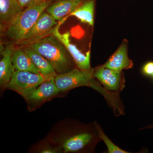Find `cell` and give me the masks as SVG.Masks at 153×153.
I'll return each instance as SVG.
<instances>
[{
    "mask_svg": "<svg viewBox=\"0 0 153 153\" xmlns=\"http://www.w3.org/2000/svg\"><path fill=\"white\" fill-rule=\"evenodd\" d=\"M95 78L108 91L120 93L125 87V79L122 71L105 68L103 66L93 69Z\"/></svg>",
    "mask_w": 153,
    "mask_h": 153,
    "instance_id": "cell-8",
    "label": "cell"
},
{
    "mask_svg": "<svg viewBox=\"0 0 153 153\" xmlns=\"http://www.w3.org/2000/svg\"><path fill=\"white\" fill-rule=\"evenodd\" d=\"M60 92L55 84L54 77L38 85L28 94L25 99L30 110H34L58 95Z\"/></svg>",
    "mask_w": 153,
    "mask_h": 153,
    "instance_id": "cell-6",
    "label": "cell"
},
{
    "mask_svg": "<svg viewBox=\"0 0 153 153\" xmlns=\"http://www.w3.org/2000/svg\"><path fill=\"white\" fill-rule=\"evenodd\" d=\"M47 0H19V4L22 9L26 8L30 6L39 4Z\"/></svg>",
    "mask_w": 153,
    "mask_h": 153,
    "instance_id": "cell-18",
    "label": "cell"
},
{
    "mask_svg": "<svg viewBox=\"0 0 153 153\" xmlns=\"http://www.w3.org/2000/svg\"><path fill=\"white\" fill-rule=\"evenodd\" d=\"M82 2V0H56L46 9V11L57 21L62 20L69 15Z\"/></svg>",
    "mask_w": 153,
    "mask_h": 153,
    "instance_id": "cell-10",
    "label": "cell"
},
{
    "mask_svg": "<svg viewBox=\"0 0 153 153\" xmlns=\"http://www.w3.org/2000/svg\"><path fill=\"white\" fill-rule=\"evenodd\" d=\"M152 76H153V74Z\"/></svg>",
    "mask_w": 153,
    "mask_h": 153,
    "instance_id": "cell-21",
    "label": "cell"
},
{
    "mask_svg": "<svg viewBox=\"0 0 153 153\" xmlns=\"http://www.w3.org/2000/svg\"><path fill=\"white\" fill-rule=\"evenodd\" d=\"M58 22L46 10L41 14L20 44L28 46L49 35Z\"/></svg>",
    "mask_w": 153,
    "mask_h": 153,
    "instance_id": "cell-5",
    "label": "cell"
},
{
    "mask_svg": "<svg viewBox=\"0 0 153 153\" xmlns=\"http://www.w3.org/2000/svg\"><path fill=\"white\" fill-rule=\"evenodd\" d=\"M94 0H86L82 2L69 16H74L82 23L93 27L94 24Z\"/></svg>",
    "mask_w": 153,
    "mask_h": 153,
    "instance_id": "cell-15",
    "label": "cell"
},
{
    "mask_svg": "<svg viewBox=\"0 0 153 153\" xmlns=\"http://www.w3.org/2000/svg\"><path fill=\"white\" fill-rule=\"evenodd\" d=\"M57 74L44 75L30 71H15L7 88L16 91L25 98L38 85L54 78Z\"/></svg>",
    "mask_w": 153,
    "mask_h": 153,
    "instance_id": "cell-4",
    "label": "cell"
},
{
    "mask_svg": "<svg viewBox=\"0 0 153 153\" xmlns=\"http://www.w3.org/2000/svg\"><path fill=\"white\" fill-rule=\"evenodd\" d=\"M150 128L153 129V123L152 124L150 125L146 126L144 128H140V130H143L145 129Z\"/></svg>",
    "mask_w": 153,
    "mask_h": 153,
    "instance_id": "cell-20",
    "label": "cell"
},
{
    "mask_svg": "<svg viewBox=\"0 0 153 153\" xmlns=\"http://www.w3.org/2000/svg\"><path fill=\"white\" fill-rule=\"evenodd\" d=\"M19 0H0L1 22L8 25L23 10Z\"/></svg>",
    "mask_w": 153,
    "mask_h": 153,
    "instance_id": "cell-12",
    "label": "cell"
},
{
    "mask_svg": "<svg viewBox=\"0 0 153 153\" xmlns=\"http://www.w3.org/2000/svg\"><path fill=\"white\" fill-rule=\"evenodd\" d=\"M63 153L92 152L101 140L94 124L77 125L67 134L50 138Z\"/></svg>",
    "mask_w": 153,
    "mask_h": 153,
    "instance_id": "cell-1",
    "label": "cell"
},
{
    "mask_svg": "<svg viewBox=\"0 0 153 153\" xmlns=\"http://www.w3.org/2000/svg\"><path fill=\"white\" fill-rule=\"evenodd\" d=\"M13 50L12 47L1 49L2 56L0 61V85L4 89L7 88L15 71L12 61Z\"/></svg>",
    "mask_w": 153,
    "mask_h": 153,
    "instance_id": "cell-11",
    "label": "cell"
},
{
    "mask_svg": "<svg viewBox=\"0 0 153 153\" xmlns=\"http://www.w3.org/2000/svg\"><path fill=\"white\" fill-rule=\"evenodd\" d=\"M45 57L57 74L70 71L76 66L64 45L53 35H49L28 45Z\"/></svg>",
    "mask_w": 153,
    "mask_h": 153,
    "instance_id": "cell-2",
    "label": "cell"
},
{
    "mask_svg": "<svg viewBox=\"0 0 153 153\" xmlns=\"http://www.w3.org/2000/svg\"><path fill=\"white\" fill-rule=\"evenodd\" d=\"M96 128L98 133L99 137L101 140L103 141L106 145L107 148L108 153H129V152H127L121 149L114 143L105 134L104 131L102 130V128L96 122H94Z\"/></svg>",
    "mask_w": 153,
    "mask_h": 153,
    "instance_id": "cell-16",
    "label": "cell"
},
{
    "mask_svg": "<svg viewBox=\"0 0 153 153\" xmlns=\"http://www.w3.org/2000/svg\"><path fill=\"white\" fill-rule=\"evenodd\" d=\"M38 152L41 153H63V150L60 146L50 139L49 141H44L38 147Z\"/></svg>",
    "mask_w": 153,
    "mask_h": 153,
    "instance_id": "cell-17",
    "label": "cell"
},
{
    "mask_svg": "<svg viewBox=\"0 0 153 153\" xmlns=\"http://www.w3.org/2000/svg\"><path fill=\"white\" fill-rule=\"evenodd\" d=\"M12 61L15 71H27L40 74L31 58L23 48L14 49Z\"/></svg>",
    "mask_w": 153,
    "mask_h": 153,
    "instance_id": "cell-13",
    "label": "cell"
},
{
    "mask_svg": "<svg viewBox=\"0 0 153 153\" xmlns=\"http://www.w3.org/2000/svg\"><path fill=\"white\" fill-rule=\"evenodd\" d=\"M142 72L147 76H152L153 74V62H148L144 65L142 68Z\"/></svg>",
    "mask_w": 153,
    "mask_h": 153,
    "instance_id": "cell-19",
    "label": "cell"
},
{
    "mask_svg": "<svg viewBox=\"0 0 153 153\" xmlns=\"http://www.w3.org/2000/svg\"><path fill=\"white\" fill-rule=\"evenodd\" d=\"M61 25V22H58L57 25L53 28L51 35L56 37L64 45L67 51L71 55L77 68L82 70H90V51H88L85 54L82 53L75 45L71 44L70 40V34L69 32L61 34L59 28Z\"/></svg>",
    "mask_w": 153,
    "mask_h": 153,
    "instance_id": "cell-7",
    "label": "cell"
},
{
    "mask_svg": "<svg viewBox=\"0 0 153 153\" xmlns=\"http://www.w3.org/2000/svg\"><path fill=\"white\" fill-rule=\"evenodd\" d=\"M23 49L30 57L40 74L48 75L56 73L52 64L43 55L29 46H25Z\"/></svg>",
    "mask_w": 153,
    "mask_h": 153,
    "instance_id": "cell-14",
    "label": "cell"
},
{
    "mask_svg": "<svg viewBox=\"0 0 153 153\" xmlns=\"http://www.w3.org/2000/svg\"><path fill=\"white\" fill-rule=\"evenodd\" d=\"M127 42H123L117 50L102 66L115 71H122L132 68L133 63L128 55Z\"/></svg>",
    "mask_w": 153,
    "mask_h": 153,
    "instance_id": "cell-9",
    "label": "cell"
},
{
    "mask_svg": "<svg viewBox=\"0 0 153 153\" xmlns=\"http://www.w3.org/2000/svg\"><path fill=\"white\" fill-rule=\"evenodd\" d=\"M52 3V0L30 6L22 11L8 25L7 35L16 44H19L33 27L38 17Z\"/></svg>",
    "mask_w": 153,
    "mask_h": 153,
    "instance_id": "cell-3",
    "label": "cell"
}]
</instances>
